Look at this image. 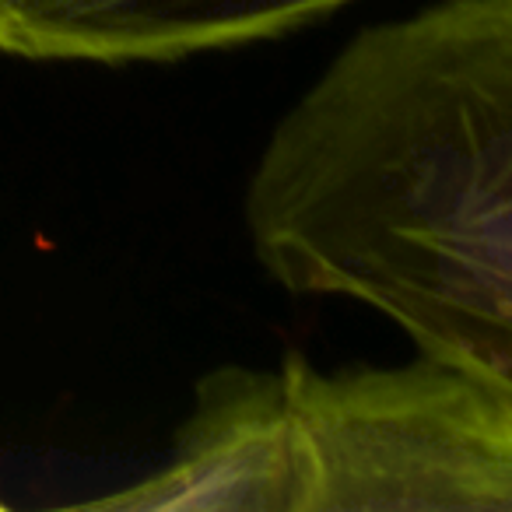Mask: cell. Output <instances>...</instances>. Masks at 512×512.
Masks as SVG:
<instances>
[{
    "instance_id": "6da1fadb",
    "label": "cell",
    "mask_w": 512,
    "mask_h": 512,
    "mask_svg": "<svg viewBox=\"0 0 512 512\" xmlns=\"http://www.w3.org/2000/svg\"><path fill=\"white\" fill-rule=\"evenodd\" d=\"M246 228L285 292L358 302L512 393V0L358 32L271 130Z\"/></svg>"
},
{
    "instance_id": "277c9868",
    "label": "cell",
    "mask_w": 512,
    "mask_h": 512,
    "mask_svg": "<svg viewBox=\"0 0 512 512\" xmlns=\"http://www.w3.org/2000/svg\"><path fill=\"white\" fill-rule=\"evenodd\" d=\"M351 0H0V53L74 64H169L260 43Z\"/></svg>"
},
{
    "instance_id": "3957f363",
    "label": "cell",
    "mask_w": 512,
    "mask_h": 512,
    "mask_svg": "<svg viewBox=\"0 0 512 512\" xmlns=\"http://www.w3.org/2000/svg\"><path fill=\"white\" fill-rule=\"evenodd\" d=\"M316 467L285 369L207 372L172 456L141 481L88 498L120 512H313Z\"/></svg>"
},
{
    "instance_id": "7a4b0ae2",
    "label": "cell",
    "mask_w": 512,
    "mask_h": 512,
    "mask_svg": "<svg viewBox=\"0 0 512 512\" xmlns=\"http://www.w3.org/2000/svg\"><path fill=\"white\" fill-rule=\"evenodd\" d=\"M285 379L316 467L313 512H512V393L435 355Z\"/></svg>"
}]
</instances>
